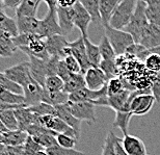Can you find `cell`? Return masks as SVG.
<instances>
[{
  "label": "cell",
  "instance_id": "obj_28",
  "mask_svg": "<svg viewBox=\"0 0 160 155\" xmlns=\"http://www.w3.org/2000/svg\"><path fill=\"white\" fill-rule=\"evenodd\" d=\"M28 137L27 132L23 130L6 131L3 133V144L5 146H22Z\"/></svg>",
  "mask_w": 160,
  "mask_h": 155
},
{
  "label": "cell",
  "instance_id": "obj_59",
  "mask_svg": "<svg viewBox=\"0 0 160 155\" xmlns=\"http://www.w3.org/2000/svg\"><path fill=\"white\" fill-rule=\"evenodd\" d=\"M0 8H4V6H3V0H0Z\"/></svg>",
  "mask_w": 160,
  "mask_h": 155
},
{
  "label": "cell",
  "instance_id": "obj_49",
  "mask_svg": "<svg viewBox=\"0 0 160 155\" xmlns=\"http://www.w3.org/2000/svg\"><path fill=\"white\" fill-rule=\"evenodd\" d=\"M74 73L70 72L68 70V68L66 67L65 63H63L62 59L59 60V64H58V68H57V76L60 77L62 79L63 82L68 81V80L71 78V76L73 75Z\"/></svg>",
  "mask_w": 160,
  "mask_h": 155
},
{
  "label": "cell",
  "instance_id": "obj_7",
  "mask_svg": "<svg viewBox=\"0 0 160 155\" xmlns=\"http://www.w3.org/2000/svg\"><path fill=\"white\" fill-rule=\"evenodd\" d=\"M4 75L12 82L17 83L20 86L23 85L31 77L29 62H23L12 66L4 70Z\"/></svg>",
  "mask_w": 160,
  "mask_h": 155
},
{
  "label": "cell",
  "instance_id": "obj_13",
  "mask_svg": "<svg viewBox=\"0 0 160 155\" xmlns=\"http://www.w3.org/2000/svg\"><path fill=\"white\" fill-rule=\"evenodd\" d=\"M56 34L62 35V29L57 21L56 12L48 11L46 17L41 20V39L45 40V39Z\"/></svg>",
  "mask_w": 160,
  "mask_h": 155
},
{
  "label": "cell",
  "instance_id": "obj_51",
  "mask_svg": "<svg viewBox=\"0 0 160 155\" xmlns=\"http://www.w3.org/2000/svg\"><path fill=\"white\" fill-rule=\"evenodd\" d=\"M22 0H3V6L4 8H11V9H17L19 4Z\"/></svg>",
  "mask_w": 160,
  "mask_h": 155
},
{
  "label": "cell",
  "instance_id": "obj_21",
  "mask_svg": "<svg viewBox=\"0 0 160 155\" xmlns=\"http://www.w3.org/2000/svg\"><path fill=\"white\" fill-rule=\"evenodd\" d=\"M131 94L129 90H123L121 93L116 95L108 96V107L116 111H129L128 100Z\"/></svg>",
  "mask_w": 160,
  "mask_h": 155
},
{
  "label": "cell",
  "instance_id": "obj_5",
  "mask_svg": "<svg viewBox=\"0 0 160 155\" xmlns=\"http://www.w3.org/2000/svg\"><path fill=\"white\" fill-rule=\"evenodd\" d=\"M67 109L80 121H86L88 123L97 122L96 117V105L91 102H72L65 103Z\"/></svg>",
  "mask_w": 160,
  "mask_h": 155
},
{
  "label": "cell",
  "instance_id": "obj_46",
  "mask_svg": "<svg viewBox=\"0 0 160 155\" xmlns=\"http://www.w3.org/2000/svg\"><path fill=\"white\" fill-rule=\"evenodd\" d=\"M124 89V82L119 77H113L107 81V94L108 96L116 95L121 93Z\"/></svg>",
  "mask_w": 160,
  "mask_h": 155
},
{
  "label": "cell",
  "instance_id": "obj_6",
  "mask_svg": "<svg viewBox=\"0 0 160 155\" xmlns=\"http://www.w3.org/2000/svg\"><path fill=\"white\" fill-rule=\"evenodd\" d=\"M39 124L46 127L49 130L55 132L57 134H67L70 137L79 140L80 137L70 127L69 125H67L62 120H60L58 117L52 115H47V116H42L39 117Z\"/></svg>",
  "mask_w": 160,
  "mask_h": 155
},
{
  "label": "cell",
  "instance_id": "obj_27",
  "mask_svg": "<svg viewBox=\"0 0 160 155\" xmlns=\"http://www.w3.org/2000/svg\"><path fill=\"white\" fill-rule=\"evenodd\" d=\"M83 40H84L86 55H88L89 65H91V67L99 68V65H100L101 60H102L100 50H99V46L92 43V42L89 40L88 37V38H83Z\"/></svg>",
  "mask_w": 160,
  "mask_h": 155
},
{
  "label": "cell",
  "instance_id": "obj_12",
  "mask_svg": "<svg viewBox=\"0 0 160 155\" xmlns=\"http://www.w3.org/2000/svg\"><path fill=\"white\" fill-rule=\"evenodd\" d=\"M138 45L147 50H154L160 48V27L149 23L140 37Z\"/></svg>",
  "mask_w": 160,
  "mask_h": 155
},
{
  "label": "cell",
  "instance_id": "obj_26",
  "mask_svg": "<svg viewBox=\"0 0 160 155\" xmlns=\"http://www.w3.org/2000/svg\"><path fill=\"white\" fill-rule=\"evenodd\" d=\"M3 9L4 8H0V32H3L11 38H14L18 34L17 23H16V20L9 18Z\"/></svg>",
  "mask_w": 160,
  "mask_h": 155
},
{
  "label": "cell",
  "instance_id": "obj_17",
  "mask_svg": "<svg viewBox=\"0 0 160 155\" xmlns=\"http://www.w3.org/2000/svg\"><path fill=\"white\" fill-rule=\"evenodd\" d=\"M47 60L37 59V57L33 56H29V68H30L31 76L43 88L45 86L46 78L48 77Z\"/></svg>",
  "mask_w": 160,
  "mask_h": 155
},
{
  "label": "cell",
  "instance_id": "obj_16",
  "mask_svg": "<svg viewBox=\"0 0 160 155\" xmlns=\"http://www.w3.org/2000/svg\"><path fill=\"white\" fill-rule=\"evenodd\" d=\"M122 146L128 155H147L146 146L142 138L131 134H125L122 138Z\"/></svg>",
  "mask_w": 160,
  "mask_h": 155
},
{
  "label": "cell",
  "instance_id": "obj_37",
  "mask_svg": "<svg viewBox=\"0 0 160 155\" xmlns=\"http://www.w3.org/2000/svg\"><path fill=\"white\" fill-rule=\"evenodd\" d=\"M98 46L102 59H117V54L105 34H103V37L101 38Z\"/></svg>",
  "mask_w": 160,
  "mask_h": 155
},
{
  "label": "cell",
  "instance_id": "obj_23",
  "mask_svg": "<svg viewBox=\"0 0 160 155\" xmlns=\"http://www.w3.org/2000/svg\"><path fill=\"white\" fill-rule=\"evenodd\" d=\"M42 0H22L16 9V17H37Z\"/></svg>",
  "mask_w": 160,
  "mask_h": 155
},
{
  "label": "cell",
  "instance_id": "obj_31",
  "mask_svg": "<svg viewBox=\"0 0 160 155\" xmlns=\"http://www.w3.org/2000/svg\"><path fill=\"white\" fill-rule=\"evenodd\" d=\"M147 70L153 74L160 73V52L158 50H149L148 55L143 59Z\"/></svg>",
  "mask_w": 160,
  "mask_h": 155
},
{
  "label": "cell",
  "instance_id": "obj_53",
  "mask_svg": "<svg viewBox=\"0 0 160 155\" xmlns=\"http://www.w3.org/2000/svg\"><path fill=\"white\" fill-rule=\"evenodd\" d=\"M122 138H118L117 142H116V145H114V147H116V154L117 155H128L126 153V151L124 150L123 146H122Z\"/></svg>",
  "mask_w": 160,
  "mask_h": 155
},
{
  "label": "cell",
  "instance_id": "obj_22",
  "mask_svg": "<svg viewBox=\"0 0 160 155\" xmlns=\"http://www.w3.org/2000/svg\"><path fill=\"white\" fill-rule=\"evenodd\" d=\"M55 107V116L58 117L60 120H62L67 125H69L76 133L80 137V131H81V121L76 119L71 112H70L65 104L54 106Z\"/></svg>",
  "mask_w": 160,
  "mask_h": 155
},
{
  "label": "cell",
  "instance_id": "obj_40",
  "mask_svg": "<svg viewBox=\"0 0 160 155\" xmlns=\"http://www.w3.org/2000/svg\"><path fill=\"white\" fill-rule=\"evenodd\" d=\"M118 137L112 131H108V133L105 137L104 145H103V149H102V154L101 155H117L116 154V142L118 140Z\"/></svg>",
  "mask_w": 160,
  "mask_h": 155
},
{
  "label": "cell",
  "instance_id": "obj_56",
  "mask_svg": "<svg viewBox=\"0 0 160 155\" xmlns=\"http://www.w3.org/2000/svg\"><path fill=\"white\" fill-rule=\"evenodd\" d=\"M6 131H8V129L4 127V125H3L2 122L0 121V133H4V132H6Z\"/></svg>",
  "mask_w": 160,
  "mask_h": 155
},
{
  "label": "cell",
  "instance_id": "obj_48",
  "mask_svg": "<svg viewBox=\"0 0 160 155\" xmlns=\"http://www.w3.org/2000/svg\"><path fill=\"white\" fill-rule=\"evenodd\" d=\"M151 94L154 96L156 102H160V73L153 76L151 82Z\"/></svg>",
  "mask_w": 160,
  "mask_h": 155
},
{
  "label": "cell",
  "instance_id": "obj_60",
  "mask_svg": "<svg viewBox=\"0 0 160 155\" xmlns=\"http://www.w3.org/2000/svg\"><path fill=\"white\" fill-rule=\"evenodd\" d=\"M147 155H148V154H147Z\"/></svg>",
  "mask_w": 160,
  "mask_h": 155
},
{
  "label": "cell",
  "instance_id": "obj_14",
  "mask_svg": "<svg viewBox=\"0 0 160 155\" xmlns=\"http://www.w3.org/2000/svg\"><path fill=\"white\" fill-rule=\"evenodd\" d=\"M74 8V26H76L81 32L83 38L88 37V26L92 22V17L88 11L77 2L73 6Z\"/></svg>",
  "mask_w": 160,
  "mask_h": 155
},
{
  "label": "cell",
  "instance_id": "obj_18",
  "mask_svg": "<svg viewBox=\"0 0 160 155\" xmlns=\"http://www.w3.org/2000/svg\"><path fill=\"white\" fill-rule=\"evenodd\" d=\"M57 21L62 29V35H68L74 28V8H57Z\"/></svg>",
  "mask_w": 160,
  "mask_h": 155
},
{
  "label": "cell",
  "instance_id": "obj_25",
  "mask_svg": "<svg viewBox=\"0 0 160 155\" xmlns=\"http://www.w3.org/2000/svg\"><path fill=\"white\" fill-rule=\"evenodd\" d=\"M69 101V94L65 91L59 92H48L44 89L43 96H42V102H45L47 104H50L52 106L62 105Z\"/></svg>",
  "mask_w": 160,
  "mask_h": 155
},
{
  "label": "cell",
  "instance_id": "obj_36",
  "mask_svg": "<svg viewBox=\"0 0 160 155\" xmlns=\"http://www.w3.org/2000/svg\"><path fill=\"white\" fill-rule=\"evenodd\" d=\"M99 68L106 75L108 80L113 77H118L119 75V68H118L116 59H102Z\"/></svg>",
  "mask_w": 160,
  "mask_h": 155
},
{
  "label": "cell",
  "instance_id": "obj_9",
  "mask_svg": "<svg viewBox=\"0 0 160 155\" xmlns=\"http://www.w3.org/2000/svg\"><path fill=\"white\" fill-rule=\"evenodd\" d=\"M68 48H69L70 53H71L79 63L82 74H84L86 72V70L91 68V65H89L88 55H86L84 40H83L82 35H80L77 40H75L73 42H69Z\"/></svg>",
  "mask_w": 160,
  "mask_h": 155
},
{
  "label": "cell",
  "instance_id": "obj_41",
  "mask_svg": "<svg viewBox=\"0 0 160 155\" xmlns=\"http://www.w3.org/2000/svg\"><path fill=\"white\" fill-rule=\"evenodd\" d=\"M0 90H8L16 94H23V89L17 83L12 82L8 77L4 75V73L0 72Z\"/></svg>",
  "mask_w": 160,
  "mask_h": 155
},
{
  "label": "cell",
  "instance_id": "obj_57",
  "mask_svg": "<svg viewBox=\"0 0 160 155\" xmlns=\"http://www.w3.org/2000/svg\"><path fill=\"white\" fill-rule=\"evenodd\" d=\"M34 155H48V154L46 153V151H41V152L37 153V154H34Z\"/></svg>",
  "mask_w": 160,
  "mask_h": 155
},
{
  "label": "cell",
  "instance_id": "obj_54",
  "mask_svg": "<svg viewBox=\"0 0 160 155\" xmlns=\"http://www.w3.org/2000/svg\"><path fill=\"white\" fill-rule=\"evenodd\" d=\"M48 5V11L56 12L57 9V0H43Z\"/></svg>",
  "mask_w": 160,
  "mask_h": 155
},
{
  "label": "cell",
  "instance_id": "obj_4",
  "mask_svg": "<svg viewBox=\"0 0 160 155\" xmlns=\"http://www.w3.org/2000/svg\"><path fill=\"white\" fill-rule=\"evenodd\" d=\"M137 2L138 0H122L111 16L109 26L124 30L135 11Z\"/></svg>",
  "mask_w": 160,
  "mask_h": 155
},
{
  "label": "cell",
  "instance_id": "obj_42",
  "mask_svg": "<svg viewBox=\"0 0 160 155\" xmlns=\"http://www.w3.org/2000/svg\"><path fill=\"white\" fill-rule=\"evenodd\" d=\"M29 111H32L33 114H36L38 116H47V115H52L55 116V107L50 104H47L45 102H41L39 104L33 105V106H29Z\"/></svg>",
  "mask_w": 160,
  "mask_h": 155
},
{
  "label": "cell",
  "instance_id": "obj_35",
  "mask_svg": "<svg viewBox=\"0 0 160 155\" xmlns=\"http://www.w3.org/2000/svg\"><path fill=\"white\" fill-rule=\"evenodd\" d=\"M14 111L15 109H8V111L0 112V121L2 122V124L8 131H14L19 129L18 121Z\"/></svg>",
  "mask_w": 160,
  "mask_h": 155
},
{
  "label": "cell",
  "instance_id": "obj_43",
  "mask_svg": "<svg viewBox=\"0 0 160 155\" xmlns=\"http://www.w3.org/2000/svg\"><path fill=\"white\" fill-rule=\"evenodd\" d=\"M23 151L24 155H34L41 151H45V149L37 143L30 135H28L25 143L23 144Z\"/></svg>",
  "mask_w": 160,
  "mask_h": 155
},
{
  "label": "cell",
  "instance_id": "obj_58",
  "mask_svg": "<svg viewBox=\"0 0 160 155\" xmlns=\"http://www.w3.org/2000/svg\"><path fill=\"white\" fill-rule=\"evenodd\" d=\"M0 144H3V133H0Z\"/></svg>",
  "mask_w": 160,
  "mask_h": 155
},
{
  "label": "cell",
  "instance_id": "obj_29",
  "mask_svg": "<svg viewBox=\"0 0 160 155\" xmlns=\"http://www.w3.org/2000/svg\"><path fill=\"white\" fill-rule=\"evenodd\" d=\"M78 2L91 15L92 22L96 24H102L100 16V0H78Z\"/></svg>",
  "mask_w": 160,
  "mask_h": 155
},
{
  "label": "cell",
  "instance_id": "obj_55",
  "mask_svg": "<svg viewBox=\"0 0 160 155\" xmlns=\"http://www.w3.org/2000/svg\"><path fill=\"white\" fill-rule=\"evenodd\" d=\"M146 3L147 5H150V4H154V3H159L160 0H142Z\"/></svg>",
  "mask_w": 160,
  "mask_h": 155
},
{
  "label": "cell",
  "instance_id": "obj_50",
  "mask_svg": "<svg viewBox=\"0 0 160 155\" xmlns=\"http://www.w3.org/2000/svg\"><path fill=\"white\" fill-rule=\"evenodd\" d=\"M4 155H24L23 145L22 146H6Z\"/></svg>",
  "mask_w": 160,
  "mask_h": 155
},
{
  "label": "cell",
  "instance_id": "obj_47",
  "mask_svg": "<svg viewBox=\"0 0 160 155\" xmlns=\"http://www.w3.org/2000/svg\"><path fill=\"white\" fill-rule=\"evenodd\" d=\"M56 142L58 146L66 148V149H74L76 144H77V140L76 138L67 134H57Z\"/></svg>",
  "mask_w": 160,
  "mask_h": 155
},
{
  "label": "cell",
  "instance_id": "obj_38",
  "mask_svg": "<svg viewBox=\"0 0 160 155\" xmlns=\"http://www.w3.org/2000/svg\"><path fill=\"white\" fill-rule=\"evenodd\" d=\"M63 85L65 82L62 81V79L58 77L57 75H52V76H48L45 81V86L44 89L48 92H59L63 91Z\"/></svg>",
  "mask_w": 160,
  "mask_h": 155
},
{
  "label": "cell",
  "instance_id": "obj_20",
  "mask_svg": "<svg viewBox=\"0 0 160 155\" xmlns=\"http://www.w3.org/2000/svg\"><path fill=\"white\" fill-rule=\"evenodd\" d=\"M15 116L17 118L19 129L25 131L26 129L32 124H39V117L32 111H29L28 107H21L15 109ZM26 132V131H25Z\"/></svg>",
  "mask_w": 160,
  "mask_h": 155
},
{
  "label": "cell",
  "instance_id": "obj_33",
  "mask_svg": "<svg viewBox=\"0 0 160 155\" xmlns=\"http://www.w3.org/2000/svg\"><path fill=\"white\" fill-rule=\"evenodd\" d=\"M132 116V112L130 111H116V117H114L112 123L113 127L119 128L124 133V135L128 134V128H129L130 120Z\"/></svg>",
  "mask_w": 160,
  "mask_h": 155
},
{
  "label": "cell",
  "instance_id": "obj_32",
  "mask_svg": "<svg viewBox=\"0 0 160 155\" xmlns=\"http://www.w3.org/2000/svg\"><path fill=\"white\" fill-rule=\"evenodd\" d=\"M0 102L11 105L26 106L23 94H16L11 91H8V90H0Z\"/></svg>",
  "mask_w": 160,
  "mask_h": 155
},
{
  "label": "cell",
  "instance_id": "obj_24",
  "mask_svg": "<svg viewBox=\"0 0 160 155\" xmlns=\"http://www.w3.org/2000/svg\"><path fill=\"white\" fill-rule=\"evenodd\" d=\"M122 0H100V16L103 26L109 25L110 18Z\"/></svg>",
  "mask_w": 160,
  "mask_h": 155
},
{
  "label": "cell",
  "instance_id": "obj_1",
  "mask_svg": "<svg viewBox=\"0 0 160 155\" xmlns=\"http://www.w3.org/2000/svg\"><path fill=\"white\" fill-rule=\"evenodd\" d=\"M146 3L142 1V0H138L135 11H134L129 23L127 24V26L124 29L125 31H127L128 34L132 35L135 44H138L140 37H142V34H143V31H145L149 24V21L147 19L146 15Z\"/></svg>",
  "mask_w": 160,
  "mask_h": 155
},
{
  "label": "cell",
  "instance_id": "obj_45",
  "mask_svg": "<svg viewBox=\"0 0 160 155\" xmlns=\"http://www.w3.org/2000/svg\"><path fill=\"white\" fill-rule=\"evenodd\" d=\"M62 60H63V63H65L66 67L68 68V70L70 71V72L75 73V74H79V73L82 74L81 68H80V66H79V63L77 62V59H76L75 57L73 56L71 53H70L69 48L67 49L66 56L63 57Z\"/></svg>",
  "mask_w": 160,
  "mask_h": 155
},
{
  "label": "cell",
  "instance_id": "obj_15",
  "mask_svg": "<svg viewBox=\"0 0 160 155\" xmlns=\"http://www.w3.org/2000/svg\"><path fill=\"white\" fill-rule=\"evenodd\" d=\"M18 34H31L41 38V20L37 17H16Z\"/></svg>",
  "mask_w": 160,
  "mask_h": 155
},
{
  "label": "cell",
  "instance_id": "obj_2",
  "mask_svg": "<svg viewBox=\"0 0 160 155\" xmlns=\"http://www.w3.org/2000/svg\"><path fill=\"white\" fill-rule=\"evenodd\" d=\"M156 102L150 90L131 92L128 100L129 111L133 116H145L153 108Z\"/></svg>",
  "mask_w": 160,
  "mask_h": 155
},
{
  "label": "cell",
  "instance_id": "obj_44",
  "mask_svg": "<svg viewBox=\"0 0 160 155\" xmlns=\"http://www.w3.org/2000/svg\"><path fill=\"white\" fill-rule=\"evenodd\" d=\"M46 153L48 155H85L81 151H78L76 149H66L58 146V145H54L52 147H49L45 149Z\"/></svg>",
  "mask_w": 160,
  "mask_h": 155
},
{
  "label": "cell",
  "instance_id": "obj_10",
  "mask_svg": "<svg viewBox=\"0 0 160 155\" xmlns=\"http://www.w3.org/2000/svg\"><path fill=\"white\" fill-rule=\"evenodd\" d=\"M44 42L49 56H57L63 59V57L66 56V51L69 44L65 35L56 34L45 39Z\"/></svg>",
  "mask_w": 160,
  "mask_h": 155
},
{
  "label": "cell",
  "instance_id": "obj_8",
  "mask_svg": "<svg viewBox=\"0 0 160 155\" xmlns=\"http://www.w3.org/2000/svg\"><path fill=\"white\" fill-rule=\"evenodd\" d=\"M22 89H23L25 105H26L27 107L37 105L42 102V96H43L44 88L41 86L39 83L32 78V76L24 83Z\"/></svg>",
  "mask_w": 160,
  "mask_h": 155
},
{
  "label": "cell",
  "instance_id": "obj_3",
  "mask_svg": "<svg viewBox=\"0 0 160 155\" xmlns=\"http://www.w3.org/2000/svg\"><path fill=\"white\" fill-rule=\"evenodd\" d=\"M104 34L106 35L108 41L110 42L117 56L124 55L127 52V50L133 44H135L132 35L130 34L122 29H116V28L111 27L109 25L104 26Z\"/></svg>",
  "mask_w": 160,
  "mask_h": 155
},
{
  "label": "cell",
  "instance_id": "obj_39",
  "mask_svg": "<svg viewBox=\"0 0 160 155\" xmlns=\"http://www.w3.org/2000/svg\"><path fill=\"white\" fill-rule=\"evenodd\" d=\"M146 15L149 23L157 25L160 27V2L147 5Z\"/></svg>",
  "mask_w": 160,
  "mask_h": 155
},
{
  "label": "cell",
  "instance_id": "obj_30",
  "mask_svg": "<svg viewBox=\"0 0 160 155\" xmlns=\"http://www.w3.org/2000/svg\"><path fill=\"white\" fill-rule=\"evenodd\" d=\"M18 48L15 46L12 38L8 34L0 32V56L1 57H11L17 51Z\"/></svg>",
  "mask_w": 160,
  "mask_h": 155
},
{
  "label": "cell",
  "instance_id": "obj_34",
  "mask_svg": "<svg viewBox=\"0 0 160 155\" xmlns=\"http://www.w3.org/2000/svg\"><path fill=\"white\" fill-rule=\"evenodd\" d=\"M85 88V81H84V76L83 74H73L68 81L65 82L63 85V91L68 94H72L78 90Z\"/></svg>",
  "mask_w": 160,
  "mask_h": 155
},
{
  "label": "cell",
  "instance_id": "obj_19",
  "mask_svg": "<svg viewBox=\"0 0 160 155\" xmlns=\"http://www.w3.org/2000/svg\"><path fill=\"white\" fill-rule=\"evenodd\" d=\"M21 51L29 56L37 57V59H41L44 60L49 59V54H48L46 50V46H45V42L43 39H41L40 37H34L32 39V41L28 44V46L23 47L20 49Z\"/></svg>",
  "mask_w": 160,
  "mask_h": 155
},
{
  "label": "cell",
  "instance_id": "obj_52",
  "mask_svg": "<svg viewBox=\"0 0 160 155\" xmlns=\"http://www.w3.org/2000/svg\"><path fill=\"white\" fill-rule=\"evenodd\" d=\"M78 0H57V8H73Z\"/></svg>",
  "mask_w": 160,
  "mask_h": 155
},
{
  "label": "cell",
  "instance_id": "obj_11",
  "mask_svg": "<svg viewBox=\"0 0 160 155\" xmlns=\"http://www.w3.org/2000/svg\"><path fill=\"white\" fill-rule=\"evenodd\" d=\"M85 81V88L92 91H99L103 86L107 85V77L102 72L100 68L91 67L86 70V72L83 74Z\"/></svg>",
  "mask_w": 160,
  "mask_h": 155
}]
</instances>
